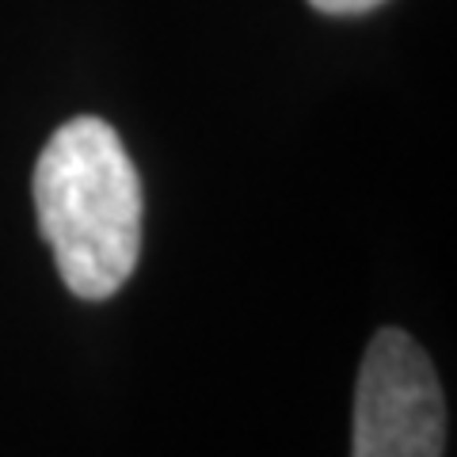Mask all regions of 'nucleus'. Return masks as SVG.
<instances>
[{
	"mask_svg": "<svg viewBox=\"0 0 457 457\" xmlns=\"http://www.w3.org/2000/svg\"><path fill=\"white\" fill-rule=\"evenodd\" d=\"M446 400L431 359L400 328L370 339L354 389L351 457H442Z\"/></svg>",
	"mask_w": 457,
	"mask_h": 457,
	"instance_id": "obj_2",
	"label": "nucleus"
},
{
	"mask_svg": "<svg viewBox=\"0 0 457 457\" xmlns=\"http://www.w3.org/2000/svg\"><path fill=\"white\" fill-rule=\"evenodd\" d=\"M317 12H328V16H362V12L385 4V0H309Z\"/></svg>",
	"mask_w": 457,
	"mask_h": 457,
	"instance_id": "obj_3",
	"label": "nucleus"
},
{
	"mask_svg": "<svg viewBox=\"0 0 457 457\" xmlns=\"http://www.w3.org/2000/svg\"><path fill=\"white\" fill-rule=\"evenodd\" d=\"M35 210L69 290L84 302L122 290L141 252V179L104 119L54 130L35 164Z\"/></svg>",
	"mask_w": 457,
	"mask_h": 457,
	"instance_id": "obj_1",
	"label": "nucleus"
}]
</instances>
